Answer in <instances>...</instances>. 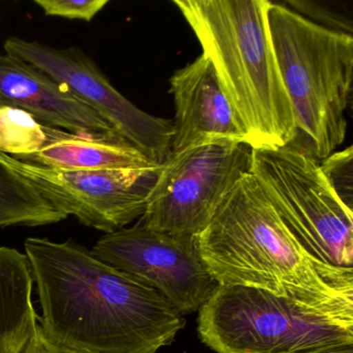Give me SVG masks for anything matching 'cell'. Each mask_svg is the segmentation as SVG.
I'll return each instance as SVG.
<instances>
[{
	"mask_svg": "<svg viewBox=\"0 0 353 353\" xmlns=\"http://www.w3.org/2000/svg\"><path fill=\"white\" fill-rule=\"evenodd\" d=\"M270 0H173L214 68L250 148L289 145L294 117L268 28Z\"/></svg>",
	"mask_w": 353,
	"mask_h": 353,
	"instance_id": "3957f363",
	"label": "cell"
},
{
	"mask_svg": "<svg viewBox=\"0 0 353 353\" xmlns=\"http://www.w3.org/2000/svg\"><path fill=\"white\" fill-rule=\"evenodd\" d=\"M353 150L348 146L332 152L319 164L324 179L345 206H353Z\"/></svg>",
	"mask_w": 353,
	"mask_h": 353,
	"instance_id": "e0dca14e",
	"label": "cell"
},
{
	"mask_svg": "<svg viewBox=\"0 0 353 353\" xmlns=\"http://www.w3.org/2000/svg\"><path fill=\"white\" fill-rule=\"evenodd\" d=\"M324 353H353V345L349 346L340 347V348L332 349Z\"/></svg>",
	"mask_w": 353,
	"mask_h": 353,
	"instance_id": "44dd1931",
	"label": "cell"
},
{
	"mask_svg": "<svg viewBox=\"0 0 353 353\" xmlns=\"http://www.w3.org/2000/svg\"><path fill=\"white\" fill-rule=\"evenodd\" d=\"M197 241L219 285L260 289L353 321V272L313 257L285 226L252 173L235 183Z\"/></svg>",
	"mask_w": 353,
	"mask_h": 353,
	"instance_id": "7a4b0ae2",
	"label": "cell"
},
{
	"mask_svg": "<svg viewBox=\"0 0 353 353\" xmlns=\"http://www.w3.org/2000/svg\"><path fill=\"white\" fill-rule=\"evenodd\" d=\"M268 28L294 117L288 146L318 163L342 145L353 82V38L270 3Z\"/></svg>",
	"mask_w": 353,
	"mask_h": 353,
	"instance_id": "277c9868",
	"label": "cell"
},
{
	"mask_svg": "<svg viewBox=\"0 0 353 353\" xmlns=\"http://www.w3.org/2000/svg\"><path fill=\"white\" fill-rule=\"evenodd\" d=\"M250 173L313 257L353 272V210L332 191L317 161L288 145L251 148Z\"/></svg>",
	"mask_w": 353,
	"mask_h": 353,
	"instance_id": "8992f818",
	"label": "cell"
},
{
	"mask_svg": "<svg viewBox=\"0 0 353 353\" xmlns=\"http://www.w3.org/2000/svg\"><path fill=\"white\" fill-rule=\"evenodd\" d=\"M21 353H80L77 351L71 350V349L65 348L51 342L46 338L40 324L37 330H34L30 340L28 341L26 346L24 347Z\"/></svg>",
	"mask_w": 353,
	"mask_h": 353,
	"instance_id": "ffe728a7",
	"label": "cell"
},
{
	"mask_svg": "<svg viewBox=\"0 0 353 353\" xmlns=\"http://www.w3.org/2000/svg\"><path fill=\"white\" fill-rule=\"evenodd\" d=\"M250 167L251 148L230 140H208L171 154L139 220L157 232L198 239Z\"/></svg>",
	"mask_w": 353,
	"mask_h": 353,
	"instance_id": "52a82bcc",
	"label": "cell"
},
{
	"mask_svg": "<svg viewBox=\"0 0 353 353\" xmlns=\"http://www.w3.org/2000/svg\"><path fill=\"white\" fill-rule=\"evenodd\" d=\"M34 284L28 256L0 247V353H21L38 327Z\"/></svg>",
	"mask_w": 353,
	"mask_h": 353,
	"instance_id": "5bb4252c",
	"label": "cell"
},
{
	"mask_svg": "<svg viewBox=\"0 0 353 353\" xmlns=\"http://www.w3.org/2000/svg\"><path fill=\"white\" fill-rule=\"evenodd\" d=\"M0 164L32 185L65 216L103 232L125 228L143 216L162 165L134 169L67 170L0 152Z\"/></svg>",
	"mask_w": 353,
	"mask_h": 353,
	"instance_id": "ba28073f",
	"label": "cell"
},
{
	"mask_svg": "<svg viewBox=\"0 0 353 353\" xmlns=\"http://www.w3.org/2000/svg\"><path fill=\"white\" fill-rule=\"evenodd\" d=\"M92 254L160 293L183 316L199 312L219 286L200 256L197 239L157 232L140 220L101 237Z\"/></svg>",
	"mask_w": 353,
	"mask_h": 353,
	"instance_id": "9c48e42d",
	"label": "cell"
},
{
	"mask_svg": "<svg viewBox=\"0 0 353 353\" xmlns=\"http://www.w3.org/2000/svg\"><path fill=\"white\" fill-rule=\"evenodd\" d=\"M283 5L322 28L352 36V19L341 13L340 10L330 7L328 3L316 0H288Z\"/></svg>",
	"mask_w": 353,
	"mask_h": 353,
	"instance_id": "ac0fdd59",
	"label": "cell"
},
{
	"mask_svg": "<svg viewBox=\"0 0 353 353\" xmlns=\"http://www.w3.org/2000/svg\"><path fill=\"white\" fill-rule=\"evenodd\" d=\"M47 339L80 353H157L185 325L154 289L97 259L72 241L24 243Z\"/></svg>",
	"mask_w": 353,
	"mask_h": 353,
	"instance_id": "6da1fadb",
	"label": "cell"
},
{
	"mask_svg": "<svg viewBox=\"0 0 353 353\" xmlns=\"http://www.w3.org/2000/svg\"><path fill=\"white\" fill-rule=\"evenodd\" d=\"M3 49L6 54L38 68L65 85L150 161L163 165L168 160L172 119L148 114L130 102L79 49L54 48L18 37L8 39Z\"/></svg>",
	"mask_w": 353,
	"mask_h": 353,
	"instance_id": "30bf717a",
	"label": "cell"
},
{
	"mask_svg": "<svg viewBox=\"0 0 353 353\" xmlns=\"http://www.w3.org/2000/svg\"><path fill=\"white\" fill-rule=\"evenodd\" d=\"M108 3V0H34L46 16L86 22L92 21Z\"/></svg>",
	"mask_w": 353,
	"mask_h": 353,
	"instance_id": "d6986e66",
	"label": "cell"
},
{
	"mask_svg": "<svg viewBox=\"0 0 353 353\" xmlns=\"http://www.w3.org/2000/svg\"><path fill=\"white\" fill-rule=\"evenodd\" d=\"M68 216L32 185L0 164V227L44 226Z\"/></svg>",
	"mask_w": 353,
	"mask_h": 353,
	"instance_id": "9a60e30c",
	"label": "cell"
},
{
	"mask_svg": "<svg viewBox=\"0 0 353 353\" xmlns=\"http://www.w3.org/2000/svg\"><path fill=\"white\" fill-rule=\"evenodd\" d=\"M0 107L21 109L43 125L70 133H115L65 85L38 68L8 54L0 55Z\"/></svg>",
	"mask_w": 353,
	"mask_h": 353,
	"instance_id": "8fae6325",
	"label": "cell"
},
{
	"mask_svg": "<svg viewBox=\"0 0 353 353\" xmlns=\"http://www.w3.org/2000/svg\"><path fill=\"white\" fill-rule=\"evenodd\" d=\"M170 92L175 105L171 154L208 140L245 143L230 104L205 55L173 74Z\"/></svg>",
	"mask_w": 353,
	"mask_h": 353,
	"instance_id": "7c38bea8",
	"label": "cell"
},
{
	"mask_svg": "<svg viewBox=\"0 0 353 353\" xmlns=\"http://www.w3.org/2000/svg\"><path fill=\"white\" fill-rule=\"evenodd\" d=\"M198 334L218 353H324L353 345V321L260 289L219 285L199 310Z\"/></svg>",
	"mask_w": 353,
	"mask_h": 353,
	"instance_id": "5b68a950",
	"label": "cell"
},
{
	"mask_svg": "<svg viewBox=\"0 0 353 353\" xmlns=\"http://www.w3.org/2000/svg\"><path fill=\"white\" fill-rule=\"evenodd\" d=\"M42 148L18 160L67 170L148 168L157 166L117 134H75L44 125ZM15 158V157H14Z\"/></svg>",
	"mask_w": 353,
	"mask_h": 353,
	"instance_id": "4fadbf2b",
	"label": "cell"
},
{
	"mask_svg": "<svg viewBox=\"0 0 353 353\" xmlns=\"http://www.w3.org/2000/svg\"><path fill=\"white\" fill-rule=\"evenodd\" d=\"M44 125L21 109L0 107V152L19 158L45 143Z\"/></svg>",
	"mask_w": 353,
	"mask_h": 353,
	"instance_id": "2e32d148",
	"label": "cell"
}]
</instances>
